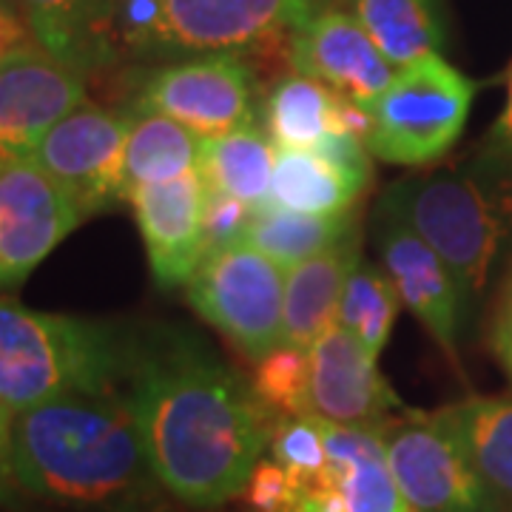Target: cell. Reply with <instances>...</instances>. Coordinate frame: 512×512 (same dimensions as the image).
Wrapping results in <instances>:
<instances>
[{
	"label": "cell",
	"instance_id": "17",
	"mask_svg": "<svg viewBox=\"0 0 512 512\" xmlns=\"http://www.w3.org/2000/svg\"><path fill=\"white\" fill-rule=\"evenodd\" d=\"M359 262H362V237L356 231L342 242L325 248L322 254L288 268L279 342L311 348L336 322L342 291Z\"/></svg>",
	"mask_w": 512,
	"mask_h": 512
},
{
	"label": "cell",
	"instance_id": "8",
	"mask_svg": "<svg viewBox=\"0 0 512 512\" xmlns=\"http://www.w3.org/2000/svg\"><path fill=\"white\" fill-rule=\"evenodd\" d=\"M379 433L413 512H504L441 413L407 410Z\"/></svg>",
	"mask_w": 512,
	"mask_h": 512
},
{
	"label": "cell",
	"instance_id": "13",
	"mask_svg": "<svg viewBox=\"0 0 512 512\" xmlns=\"http://www.w3.org/2000/svg\"><path fill=\"white\" fill-rule=\"evenodd\" d=\"M288 60L293 72L325 83L362 109H370L396 77V66L359 18L339 9L311 12L302 20L291 32Z\"/></svg>",
	"mask_w": 512,
	"mask_h": 512
},
{
	"label": "cell",
	"instance_id": "14",
	"mask_svg": "<svg viewBox=\"0 0 512 512\" xmlns=\"http://www.w3.org/2000/svg\"><path fill=\"white\" fill-rule=\"evenodd\" d=\"M311 413L342 427H382L402 399L365 345L333 322L311 348Z\"/></svg>",
	"mask_w": 512,
	"mask_h": 512
},
{
	"label": "cell",
	"instance_id": "18",
	"mask_svg": "<svg viewBox=\"0 0 512 512\" xmlns=\"http://www.w3.org/2000/svg\"><path fill=\"white\" fill-rule=\"evenodd\" d=\"M328 424V481L339 512H413L393 476L379 427Z\"/></svg>",
	"mask_w": 512,
	"mask_h": 512
},
{
	"label": "cell",
	"instance_id": "36",
	"mask_svg": "<svg viewBox=\"0 0 512 512\" xmlns=\"http://www.w3.org/2000/svg\"><path fill=\"white\" fill-rule=\"evenodd\" d=\"M97 512H174L171 507L160 504L154 495H146V498H134V501H126V504H114V507H106V510Z\"/></svg>",
	"mask_w": 512,
	"mask_h": 512
},
{
	"label": "cell",
	"instance_id": "29",
	"mask_svg": "<svg viewBox=\"0 0 512 512\" xmlns=\"http://www.w3.org/2000/svg\"><path fill=\"white\" fill-rule=\"evenodd\" d=\"M268 453L299 487L316 490L328 476V424L313 413L279 419Z\"/></svg>",
	"mask_w": 512,
	"mask_h": 512
},
{
	"label": "cell",
	"instance_id": "27",
	"mask_svg": "<svg viewBox=\"0 0 512 512\" xmlns=\"http://www.w3.org/2000/svg\"><path fill=\"white\" fill-rule=\"evenodd\" d=\"M399 308L402 299L393 288L390 276L376 265L359 262L342 291L336 322L348 328L373 359H379V353L390 339V330L396 325Z\"/></svg>",
	"mask_w": 512,
	"mask_h": 512
},
{
	"label": "cell",
	"instance_id": "34",
	"mask_svg": "<svg viewBox=\"0 0 512 512\" xmlns=\"http://www.w3.org/2000/svg\"><path fill=\"white\" fill-rule=\"evenodd\" d=\"M484 154H490V157H495V160L512 165V69H510V86H507V103H504V109H501V114H498V120H495L490 137H487V148H484Z\"/></svg>",
	"mask_w": 512,
	"mask_h": 512
},
{
	"label": "cell",
	"instance_id": "11",
	"mask_svg": "<svg viewBox=\"0 0 512 512\" xmlns=\"http://www.w3.org/2000/svg\"><path fill=\"white\" fill-rule=\"evenodd\" d=\"M83 222L63 185L37 163H0V291L15 288Z\"/></svg>",
	"mask_w": 512,
	"mask_h": 512
},
{
	"label": "cell",
	"instance_id": "2",
	"mask_svg": "<svg viewBox=\"0 0 512 512\" xmlns=\"http://www.w3.org/2000/svg\"><path fill=\"white\" fill-rule=\"evenodd\" d=\"M12 470L23 495L63 507L106 510L160 487L123 387L69 393L15 413Z\"/></svg>",
	"mask_w": 512,
	"mask_h": 512
},
{
	"label": "cell",
	"instance_id": "4",
	"mask_svg": "<svg viewBox=\"0 0 512 512\" xmlns=\"http://www.w3.org/2000/svg\"><path fill=\"white\" fill-rule=\"evenodd\" d=\"M379 211L413 228L473 299L512 234V165L484 154L473 168L407 177L390 185Z\"/></svg>",
	"mask_w": 512,
	"mask_h": 512
},
{
	"label": "cell",
	"instance_id": "35",
	"mask_svg": "<svg viewBox=\"0 0 512 512\" xmlns=\"http://www.w3.org/2000/svg\"><path fill=\"white\" fill-rule=\"evenodd\" d=\"M32 35H29V26L23 23L18 12H12L3 0H0V63L9 60L18 49L29 46Z\"/></svg>",
	"mask_w": 512,
	"mask_h": 512
},
{
	"label": "cell",
	"instance_id": "12",
	"mask_svg": "<svg viewBox=\"0 0 512 512\" xmlns=\"http://www.w3.org/2000/svg\"><path fill=\"white\" fill-rule=\"evenodd\" d=\"M86 103L77 66L35 43L0 63V163L32 157L52 128Z\"/></svg>",
	"mask_w": 512,
	"mask_h": 512
},
{
	"label": "cell",
	"instance_id": "22",
	"mask_svg": "<svg viewBox=\"0 0 512 512\" xmlns=\"http://www.w3.org/2000/svg\"><path fill=\"white\" fill-rule=\"evenodd\" d=\"M276 146L265 128L248 123L220 137H202L200 174L208 188L231 194L256 211L271 205Z\"/></svg>",
	"mask_w": 512,
	"mask_h": 512
},
{
	"label": "cell",
	"instance_id": "16",
	"mask_svg": "<svg viewBox=\"0 0 512 512\" xmlns=\"http://www.w3.org/2000/svg\"><path fill=\"white\" fill-rule=\"evenodd\" d=\"M128 202L134 205L154 282L165 291L185 285L205 256V180L200 168L168 183L146 185L134 191Z\"/></svg>",
	"mask_w": 512,
	"mask_h": 512
},
{
	"label": "cell",
	"instance_id": "24",
	"mask_svg": "<svg viewBox=\"0 0 512 512\" xmlns=\"http://www.w3.org/2000/svg\"><path fill=\"white\" fill-rule=\"evenodd\" d=\"M43 49L83 66L109 52L117 0H18Z\"/></svg>",
	"mask_w": 512,
	"mask_h": 512
},
{
	"label": "cell",
	"instance_id": "33",
	"mask_svg": "<svg viewBox=\"0 0 512 512\" xmlns=\"http://www.w3.org/2000/svg\"><path fill=\"white\" fill-rule=\"evenodd\" d=\"M493 350L498 362L504 365V370L510 373L512 379V265L507 282H504V291H501V299H498V308H495Z\"/></svg>",
	"mask_w": 512,
	"mask_h": 512
},
{
	"label": "cell",
	"instance_id": "9",
	"mask_svg": "<svg viewBox=\"0 0 512 512\" xmlns=\"http://www.w3.org/2000/svg\"><path fill=\"white\" fill-rule=\"evenodd\" d=\"M131 109L165 114L200 137H220L254 123V72L239 52L185 57L148 74Z\"/></svg>",
	"mask_w": 512,
	"mask_h": 512
},
{
	"label": "cell",
	"instance_id": "19",
	"mask_svg": "<svg viewBox=\"0 0 512 512\" xmlns=\"http://www.w3.org/2000/svg\"><path fill=\"white\" fill-rule=\"evenodd\" d=\"M265 131L276 148H313L330 131H370V111L350 103L325 83L293 72L282 77L265 103Z\"/></svg>",
	"mask_w": 512,
	"mask_h": 512
},
{
	"label": "cell",
	"instance_id": "28",
	"mask_svg": "<svg viewBox=\"0 0 512 512\" xmlns=\"http://www.w3.org/2000/svg\"><path fill=\"white\" fill-rule=\"evenodd\" d=\"M254 365L251 387L276 419L311 413V350L279 342Z\"/></svg>",
	"mask_w": 512,
	"mask_h": 512
},
{
	"label": "cell",
	"instance_id": "3",
	"mask_svg": "<svg viewBox=\"0 0 512 512\" xmlns=\"http://www.w3.org/2000/svg\"><path fill=\"white\" fill-rule=\"evenodd\" d=\"M134 328L40 313L0 299V407L29 410L69 393L123 387Z\"/></svg>",
	"mask_w": 512,
	"mask_h": 512
},
{
	"label": "cell",
	"instance_id": "30",
	"mask_svg": "<svg viewBox=\"0 0 512 512\" xmlns=\"http://www.w3.org/2000/svg\"><path fill=\"white\" fill-rule=\"evenodd\" d=\"M239 498L251 512H302L305 490L274 458H262Z\"/></svg>",
	"mask_w": 512,
	"mask_h": 512
},
{
	"label": "cell",
	"instance_id": "10",
	"mask_svg": "<svg viewBox=\"0 0 512 512\" xmlns=\"http://www.w3.org/2000/svg\"><path fill=\"white\" fill-rule=\"evenodd\" d=\"M128 126V111L83 103L37 143L32 157L63 185L83 220L126 200Z\"/></svg>",
	"mask_w": 512,
	"mask_h": 512
},
{
	"label": "cell",
	"instance_id": "25",
	"mask_svg": "<svg viewBox=\"0 0 512 512\" xmlns=\"http://www.w3.org/2000/svg\"><path fill=\"white\" fill-rule=\"evenodd\" d=\"M353 15L396 69L441 52L436 0H353Z\"/></svg>",
	"mask_w": 512,
	"mask_h": 512
},
{
	"label": "cell",
	"instance_id": "7",
	"mask_svg": "<svg viewBox=\"0 0 512 512\" xmlns=\"http://www.w3.org/2000/svg\"><path fill=\"white\" fill-rule=\"evenodd\" d=\"M285 276L279 262L239 239L202 256L185 293L208 325L256 362L282 339Z\"/></svg>",
	"mask_w": 512,
	"mask_h": 512
},
{
	"label": "cell",
	"instance_id": "6",
	"mask_svg": "<svg viewBox=\"0 0 512 512\" xmlns=\"http://www.w3.org/2000/svg\"><path fill=\"white\" fill-rule=\"evenodd\" d=\"M478 86L441 55L396 69L370 106L367 151L396 165H430L456 146Z\"/></svg>",
	"mask_w": 512,
	"mask_h": 512
},
{
	"label": "cell",
	"instance_id": "5",
	"mask_svg": "<svg viewBox=\"0 0 512 512\" xmlns=\"http://www.w3.org/2000/svg\"><path fill=\"white\" fill-rule=\"evenodd\" d=\"M313 0H117L109 43L134 55L242 52L293 29Z\"/></svg>",
	"mask_w": 512,
	"mask_h": 512
},
{
	"label": "cell",
	"instance_id": "23",
	"mask_svg": "<svg viewBox=\"0 0 512 512\" xmlns=\"http://www.w3.org/2000/svg\"><path fill=\"white\" fill-rule=\"evenodd\" d=\"M128 114H131V126L126 140V163H123L126 200L146 185L168 183L200 168V134L157 111L128 109Z\"/></svg>",
	"mask_w": 512,
	"mask_h": 512
},
{
	"label": "cell",
	"instance_id": "26",
	"mask_svg": "<svg viewBox=\"0 0 512 512\" xmlns=\"http://www.w3.org/2000/svg\"><path fill=\"white\" fill-rule=\"evenodd\" d=\"M356 231H359V222H356L353 211L330 214V217H311V214L265 208V211H256L242 239L288 271L293 265L322 254L325 248L342 242Z\"/></svg>",
	"mask_w": 512,
	"mask_h": 512
},
{
	"label": "cell",
	"instance_id": "15",
	"mask_svg": "<svg viewBox=\"0 0 512 512\" xmlns=\"http://www.w3.org/2000/svg\"><path fill=\"white\" fill-rule=\"evenodd\" d=\"M376 242L384 274L390 276L402 308L419 319L450 359H456L467 296L450 265L413 228L384 211H379Z\"/></svg>",
	"mask_w": 512,
	"mask_h": 512
},
{
	"label": "cell",
	"instance_id": "31",
	"mask_svg": "<svg viewBox=\"0 0 512 512\" xmlns=\"http://www.w3.org/2000/svg\"><path fill=\"white\" fill-rule=\"evenodd\" d=\"M254 220V208L231 194L205 185V205H202V234H205V254L225 248L245 237L248 222Z\"/></svg>",
	"mask_w": 512,
	"mask_h": 512
},
{
	"label": "cell",
	"instance_id": "32",
	"mask_svg": "<svg viewBox=\"0 0 512 512\" xmlns=\"http://www.w3.org/2000/svg\"><path fill=\"white\" fill-rule=\"evenodd\" d=\"M12 419L6 407H0V510L23 512V490L12 470Z\"/></svg>",
	"mask_w": 512,
	"mask_h": 512
},
{
	"label": "cell",
	"instance_id": "1",
	"mask_svg": "<svg viewBox=\"0 0 512 512\" xmlns=\"http://www.w3.org/2000/svg\"><path fill=\"white\" fill-rule=\"evenodd\" d=\"M123 393L160 490L191 510L242 495L279 421L197 333L177 325L134 328Z\"/></svg>",
	"mask_w": 512,
	"mask_h": 512
},
{
	"label": "cell",
	"instance_id": "21",
	"mask_svg": "<svg viewBox=\"0 0 512 512\" xmlns=\"http://www.w3.org/2000/svg\"><path fill=\"white\" fill-rule=\"evenodd\" d=\"M365 188L367 183L345 174L316 148H276L268 208L311 217L348 214Z\"/></svg>",
	"mask_w": 512,
	"mask_h": 512
},
{
	"label": "cell",
	"instance_id": "20",
	"mask_svg": "<svg viewBox=\"0 0 512 512\" xmlns=\"http://www.w3.org/2000/svg\"><path fill=\"white\" fill-rule=\"evenodd\" d=\"M498 507L512 512V399L473 396L439 410Z\"/></svg>",
	"mask_w": 512,
	"mask_h": 512
}]
</instances>
